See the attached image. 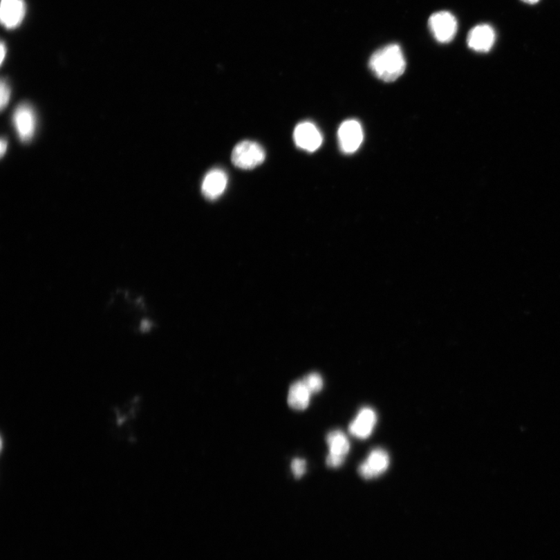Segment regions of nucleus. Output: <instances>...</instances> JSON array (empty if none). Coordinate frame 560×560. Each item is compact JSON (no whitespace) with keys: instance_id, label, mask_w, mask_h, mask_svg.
I'll list each match as a JSON object with an SVG mask.
<instances>
[{"instance_id":"f257e3e1","label":"nucleus","mask_w":560,"mask_h":560,"mask_svg":"<svg viewBox=\"0 0 560 560\" xmlns=\"http://www.w3.org/2000/svg\"><path fill=\"white\" fill-rule=\"evenodd\" d=\"M407 62L400 46L391 44L377 50L369 61L371 71L384 82H393L406 71Z\"/></svg>"},{"instance_id":"f03ea898","label":"nucleus","mask_w":560,"mask_h":560,"mask_svg":"<svg viewBox=\"0 0 560 560\" xmlns=\"http://www.w3.org/2000/svg\"><path fill=\"white\" fill-rule=\"evenodd\" d=\"M265 159L264 149L257 142L243 141L236 145L232 152L233 164L241 169L250 170L263 163Z\"/></svg>"},{"instance_id":"7ed1b4c3","label":"nucleus","mask_w":560,"mask_h":560,"mask_svg":"<svg viewBox=\"0 0 560 560\" xmlns=\"http://www.w3.org/2000/svg\"><path fill=\"white\" fill-rule=\"evenodd\" d=\"M429 28L436 40L440 43H448L456 37L458 22L451 12L441 11L435 12L429 17Z\"/></svg>"},{"instance_id":"20e7f679","label":"nucleus","mask_w":560,"mask_h":560,"mask_svg":"<svg viewBox=\"0 0 560 560\" xmlns=\"http://www.w3.org/2000/svg\"><path fill=\"white\" fill-rule=\"evenodd\" d=\"M341 151L351 154L357 151L364 140L362 127L357 120H347L341 124L338 131Z\"/></svg>"},{"instance_id":"39448f33","label":"nucleus","mask_w":560,"mask_h":560,"mask_svg":"<svg viewBox=\"0 0 560 560\" xmlns=\"http://www.w3.org/2000/svg\"><path fill=\"white\" fill-rule=\"evenodd\" d=\"M15 127L19 138L26 142L33 138L37 127L34 109L28 104L19 105L12 116Z\"/></svg>"},{"instance_id":"423d86ee","label":"nucleus","mask_w":560,"mask_h":560,"mask_svg":"<svg viewBox=\"0 0 560 560\" xmlns=\"http://www.w3.org/2000/svg\"><path fill=\"white\" fill-rule=\"evenodd\" d=\"M296 145L304 151L315 152L322 144V135L313 123L304 122L298 124L294 133Z\"/></svg>"},{"instance_id":"0eeeda50","label":"nucleus","mask_w":560,"mask_h":560,"mask_svg":"<svg viewBox=\"0 0 560 560\" xmlns=\"http://www.w3.org/2000/svg\"><path fill=\"white\" fill-rule=\"evenodd\" d=\"M496 41V32L489 24H478L468 35L469 47L478 53H488Z\"/></svg>"},{"instance_id":"6e6552de","label":"nucleus","mask_w":560,"mask_h":560,"mask_svg":"<svg viewBox=\"0 0 560 560\" xmlns=\"http://www.w3.org/2000/svg\"><path fill=\"white\" fill-rule=\"evenodd\" d=\"M26 14L24 0H2L0 19L6 28L14 29L21 24Z\"/></svg>"},{"instance_id":"1a4fd4ad","label":"nucleus","mask_w":560,"mask_h":560,"mask_svg":"<svg viewBox=\"0 0 560 560\" xmlns=\"http://www.w3.org/2000/svg\"><path fill=\"white\" fill-rule=\"evenodd\" d=\"M389 465L387 452L382 449H375L371 452L366 462L359 467V473L365 479H371L382 474Z\"/></svg>"},{"instance_id":"9d476101","label":"nucleus","mask_w":560,"mask_h":560,"mask_svg":"<svg viewBox=\"0 0 560 560\" xmlns=\"http://www.w3.org/2000/svg\"><path fill=\"white\" fill-rule=\"evenodd\" d=\"M227 185V174L223 170L216 168L205 176L202 185L203 194L210 200H214L223 194L224 190L226 189Z\"/></svg>"},{"instance_id":"9b49d317","label":"nucleus","mask_w":560,"mask_h":560,"mask_svg":"<svg viewBox=\"0 0 560 560\" xmlns=\"http://www.w3.org/2000/svg\"><path fill=\"white\" fill-rule=\"evenodd\" d=\"M377 422L375 411L364 408L360 411L357 418L351 423L348 429L351 434L360 439H365L372 433Z\"/></svg>"},{"instance_id":"f8f14e48","label":"nucleus","mask_w":560,"mask_h":560,"mask_svg":"<svg viewBox=\"0 0 560 560\" xmlns=\"http://www.w3.org/2000/svg\"><path fill=\"white\" fill-rule=\"evenodd\" d=\"M310 393L302 382L291 385L288 394L289 406L297 410H304L308 407Z\"/></svg>"},{"instance_id":"ddd939ff","label":"nucleus","mask_w":560,"mask_h":560,"mask_svg":"<svg viewBox=\"0 0 560 560\" xmlns=\"http://www.w3.org/2000/svg\"><path fill=\"white\" fill-rule=\"evenodd\" d=\"M326 440L329 447V453L346 457L348 451H350V442H348L346 436L339 431L329 433Z\"/></svg>"},{"instance_id":"4468645a","label":"nucleus","mask_w":560,"mask_h":560,"mask_svg":"<svg viewBox=\"0 0 560 560\" xmlns=\"http://www.w3.org/2000/svg\"><path fill=\"white\" fill-rule=\"evenodd\" d=\"M302 383L310 394L319 392L323 388V380L319 373H311L303 379Z\"/></svg>"},{"instance_id":"2eb2a0df","label":"nucleus","mask_w":560,"mask_h":560,"mask_svg":"<svg viewBox=\"0 0 560 560\" xmlns=\"http://www.w3.org/2000/svg\"><path fill=\"white\" fill-rule=\"evenodd\" d=\"M291 469L295 477L301 478L306 472V462H305V460L300 458L292 460Z\"/></svg>"},{"instance_id":"dca6fc26","label":"nucleus","mask_w":560,"mask_h":560,"mask_svg":"<svg viewBox=\"0 0 560 560\" xmlns=\"http://www.w3.org/2000/svg\"><path fill=\"white\" fill-rule=\"evenodd\" d=\"M11 95V91L10 86L6 80H2L1 81V110L3 111L6 106L8 105Z\"/></svg>"},{"instance_id":"f3484780","label":"nucleus","mask_w":560,"mask_h":560,"mask_svg":"<svg viewBox=\"0 0 560 560\" xmlns=\"http://www.w3.org/2000/svg\"><path fill=\"white\" fill-rule=\"evenodd\" d=\"M345 458L346 457L337 456V454L329 453L326 458V464L328 467H331V468H338V467L344 464Z\"/></svg>"},{"instance_id":"a211bd4d","label":"nucleus","mask_w":560,"mask_h":560,"mask_svg":"<svg viewBox=\"0 0 560 560\" xmlns=\"http://www.w3.org/2000/svg\"><path fill=\"white\" fill-rule=\"evenodd\" d=\"M0 143H1V144H0V152H1V157L3 158L6 152V149H8V142L3 138Z\"/></svg>"},{"instance_id":"6ab92c4d","label":"nucleus","mask_w":560,"mask_h":560,"mask_svg":"<svg viewBox=\"0 0 560 560\" xmlns=\"http://www.w3.org/2000/svg\"><path fill=\"white\" fill-rule=\"evenodd\" d=\"M6 46H5V44L3 42H2V44H1V64H3L4 59L6 57Z\"/></svg>"},{"instance_id":"aec40b11","label":"nucleus","mask_w":560,"mask_h":560,"mask_svg":"<svg viewBox=\"0 0 560 560\" xmlns=\"http://www.w3.org/2000/svg\"><path fill=\"white\" fill-rule=\"evenodd\" d=\"M521 1L527 4L534 5L538 3L540 0H521Z\"/></svg>"}]
</instances>
